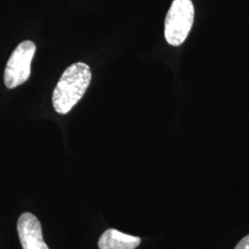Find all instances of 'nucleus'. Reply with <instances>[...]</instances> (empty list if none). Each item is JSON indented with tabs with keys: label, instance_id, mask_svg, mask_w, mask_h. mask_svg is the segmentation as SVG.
<instances>
[{
	"label": "nucleus",
	"instance_id": "2",
	"mask_svg": "<svg viewBox=\"0 0 249 249\" xmlns=\"http://www.w3.org/2000/svg\"><path fill=\"white\" fill-rule=\"evenodd\" d=\"M195 9L191 0H174L164 23V36L174 46L182 45L192 28Z\"/></svg>",
	"mask_w": 249,
	"mask_h": 249
},
{
	"label": "nucleus",
	"instance_id": "3",
	"mask_svg": "<svg viewBox=\"0 0 249 249\" xmlns=\"http://www.w3.org/2000/svg\"><path fill=\"white\" fill-rule=\"evenodd\" d=\"M36 46L32 41H23L11 53L7 63L4 81L9 89H14L24 83L31 75V64Z\"/></svg>",
	"mask_w": 249,
	"mask_h": 249
},
{
	"label": "nucleus",
	"instance_id": "4",
	"mask_svg": "<svg viewBox=\"0 0 249 249\" xmlns=\"http://www.w3.org/2000/svg\"><path fill=\"white\" fill-rule=\"evenodd\" d=\"M17 230L22 249H50L44 240L42 225L36 215L31 213L21 214Z\"/></svg>",
	"mask_w": 249,
	"mask_h": 249
},
{
	"label": "nucleus",
	"instance_id": "5",
	"mask_svg": "<svg viewBox=\"0 0 249 249\" xmlns=\"http://www.w3.org/2000/svg\"><path fill=\"white\" fill-rule=\"evenodd\" d=\"M141 238L108 229L99 238V249H136L141 244Z\"/></svg>",
	"mask_w": 249,
	"mask_h": 249
},
{
	"label": "nucleus",
	"instance_id": "1",
	"mask_svg": "<svg viewBox=\"0 0 249 249\" xmlns=\"http://www.w3.org/2000/svg\"><path fill=\"white\" fill-rule=\"evenodd\" d=\"M91 80L89 66L83 62L74 63L62 74L53 89V107L60 115L68 114L83 97Z\"/></svg>",
	"mask_w": 249,
	"mask_h": 249
},
{
	"label": "nucleus",
	"instance_id": "6",
	"mask_svg": "<svg viewBox=\"0 0 249 249\" xmlns=\"http://www.w3.org/2000/svg\"><path fill=\"white\" fill-rule=\"evenodd\" d=\"M234 249H249V234L242 238L235 246Z\"/></svg>",
	"mask_w": 249,
	"mask_h": 249
}]
</instances>
